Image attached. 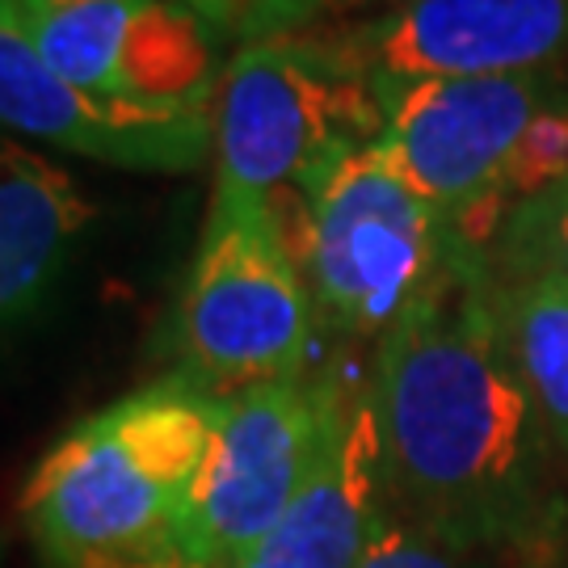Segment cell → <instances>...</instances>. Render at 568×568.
I'll list each match as a JSON object with an SVG mask.
<instances>
[{
    "label": "cell",
    "mask_w": 568,
    "mask_h": 568,
    "mask_svg": "<svg viewBox=\"0 0 568 568\" xmlns=\"http://www.w3.org/2000/svg\"><path fill=\"white\" fill-rule=\"evenodd\" d=\"M304 278L316 312L345 337H387L443 295L467 265L488 262L392 169L379 143L345 152L300 190Z\"/></svg>",
    "instance_id": "obj_3"
},
{
    "label": "cell",
    "mask_w": 568,
    "mask_h": 568,
    "mask_svg": "<svg viewBox=\"0 0 568 568\" xmlns=\"http://www.w3.org/2000/svg\"><path fill=\"white\" fill-rule=\"evenodd\" d=\"M493 312L509 363L568 455V278H493Z\"/></svg>",
    "instance_id": "obj_13"
},
{
    "label": "cell",
    "mask_w": 568,
    "mask_h": 568,
    "mask_svg": "<svg viewBox=\"0 0 568 568\" xmlns=\"http://www.w3.org/2000/svg\"><path fill=\"white\" fill-rule=\"evenodd\" d=\"M568 93L565 68L476 81H422L384 98L379 152L476 253L514 211V169L535 122Z\"/></svg>",
    "instance_id": "obj_6"
},
{
    "label": "cell",
    "mask_w": 568,
    "mask_h": 568,
    "mask_svg": "<svg viewBox=\"0 0 568 568\" xmlns=\"http://www.w3.org/2000/svg\"><path fill=\"white\" fill-rule=\"evenodd\" d=\"M366 405L392 518L464 551L548 556L560 447L501 345L488 262L379 337Z\"/></svg>",
    "instance_id": "obj_1"
},
{
    "label": "cell",
    "mask_w": 568,
    "mask_h": 568,
    "mask_svg": "<svg viewBox=\"0 0 568 568\" xmlns=\"http://www.w3.org/2000/svg\"><path fill=\"white\" fill-rule=\"evenodd\" d=\"M93 220L60 164L0 143V333L34 316Z\"/></svg>",
    "instance_id": "obj_12"
},
{
    "label": "cell",
    "mask_w": 568,
    "mask_h": 568,
    "mask_svg": "<svg viewBox=\"0 0 568 568\" xmlns=\"http://www.w3.org/2000/svg\"><path fill=\"white\" fill-rule=\"evenodd\" d=\"M493 278H568V173L509 211L488 253Z\"/></svg>",
    "instance_id": "obj_14"
},
{
    "label": "cell",
    "mask_w": 568,
    "mask_h": 568,
    "mask_svg": "<svg viewBox=\"0 0 568 568\" xmlns=\"http://www.w3.org/2000/svg\"><path fill=\"white\" fill-rule=\"evenodd\" d=\"M300 9H304V18L307 21H316V18H333V13H349V9H358L363 0H295Z\"/></svg>",
    "instance_id": "obj_18"
},
{
    "label": "cell",
    "mask_w": 568,
    "mask_h": 568,
    "mask_svg": "<svg viewBox=\"0 0 568 568\" xmlns=\"http://www.w3.org/2000/svg\"><path fill=\"white\" fill-rule=\"evenodd\" d=\"M215 413V392L169 375L84 417L21 493V518L42 556L55 568H102L173 548Z\"/></svg>",
    "instance_id": "obj_2"
},
{
    "label": "cell",
    "mask_w": 568,
    "mask_h": 568,
    "mask_svg": "<svg viewBox=\"0 0 568 568\" xmlns=\"http://www.w3.org/2000/svg\"><path fill=\"white\" fill-rule=\"evenodd\" d=\"M493 560L497 556L450 548L443 539H434L426 530L408 527V523L387 514L379 535H375V544L358 560V568H497Z\"/></svg>",
    "instance_id": "obj_15"
},
{
    "label": "cell",
    "mask_w": 568,
    "mask_h": 568,
    "mask_svg": "<svg viewBox=\"0 0 568 568\" xmlns=\"http://www.w3.org/2000/svg\"><path fill=\"white\" fill-rule=\"evenodd\" d=\"M185 9H194L199 18L232 42H262L300 34L307 26L304 9L295 0H182Z\"/></svg>",
    "instance_id": "obj_16"
},
{
    "label": "cell",
    "mask_w": 568,
    "mask_h": 568,
    "mask_svg": "<svg viewBox=\"0 0 568 568\" xmlns=\"http://www.w3.org/2000/svg\"><path fill=\"white\" fill-rule=\"evenodd\" d=\"M384 102L422 81L523 77L568 55V0H396L379 18L321 34Z\"/></svg>",
    "instance_id": "obj_9"
},
{
    "label": "cell",
    "mask_w": 568,
    "mask_h": 568,
    "mask_svg": "<svg viewBox=\"0 0 568 568\" xmlns=\"http://www.w3.org/2000/svg\"><path fill=\"white\" fill-rule=\"evenodd\" d=\"M0 126L140 173H185L215 143V126L135 122L89 102L42 60L13 0H0Z\"/></svg>",
    "instance_id": "obj_10"
},
{
    "label": "cell",
    "mask_w": 568,
    "mask_h": 568,
    "mask_svg": "<svg viewBox=\"0 0 568 568\" xmlns=\"http://www.w3.org/2000/svg\"><path fill=\"white\" fill-rule=\"evenodd\" d=\"M354 396L304 371L220 396L173 551L199 568H227L257 548L333 447Z\"/></svg>",
    "instance_id": "obj_7"
},
{
    "label": "cell",
    "mask_w": 568,
    "mask_h": 568,
    "mask_svg": "<svg viewBox=\"0 0 568 568\" xmlns=\"http://www.w3.org/2000/svg\"><path fill=\"white\" fill-rule=\"evenodd\" d=\"M42 60L135 122L215 126L224 39L182 0H13Z\"/></svg>",
    "instance_id": "obj_8"
},
{
    "label": "cell",
    "mask_w": 568,
    "mask_h": 568,
    "mask_svg": "<svg viewBox=\"0 0 568 568\" xmlns=\"http://www.w3.org/2000/svg\"><path fill=\"white\" fill-rule=\"evenodd\" d=\"M384 131V105L321 34L236 47L215 114V203H274Z\"/></svg>",
    "instance_id": "obj_4"
},
{
    "label": "cell",
    "mask_w": 568,
    "mask_h": 568,
    "mask_svg": "<svg viewBox=\"0 0 568 568\" xmlns=\"http://www.w3.org/2000/svg\"><path fill=\"white\" fill-rule=\"evenodd\" d=\"M316 300L274 203H215L173 321L182 375L215 396L300 375Z\"/></svg>",
    "instance_id": "obj_5"
},
{
    "label": "cell",
    "mask_w": 568,
    "mask_h": 568,
    "mask_svg": "<svg viewBox=\"0 0 568 568\" xmlns=\"http://www.w3.org/2000/svg\"><path fill=\"white\" fill-rule=\"evenodd\" d=\"M392 4H396V0H392Z\"/></svg>",
    "instance_id": "obj_19"
},
{
    "label": "cell",
    "mask_w": 568,
    "mask_h": 568,
    "mask_svg": "<svg viewBox=\"0 0 568 568\" xmlns=\"http://www.w3.org/2000/svg\"><path fill=\"white\" fill-rule=\"evenodd\" d=\"M102 568H199L190 565V560H182L178 551H152V556H140V560H122V565H102Z\"/></svg>",
    "instance_id": "obj_17"
},
{
    "label": "cell",
    "mask_w": 568,
    "mask_h": 568,
    "mask_svg": "<svg viewBox=\"0 0 568 568\" xmlns=\"http://www.w3.org/2000/svg\"><path fill=\"white\" fill-rule=\"evenodd\" d=\"M384 518L379 438L363 387L300 497L257 548L227 568H358Z\"/></svg>",
    "instance_id": "obj_11"
}]
</instances>
